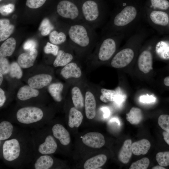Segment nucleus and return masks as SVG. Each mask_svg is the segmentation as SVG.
Wrapping results in <instances>:
<instances>
[{"label": "nucleus", "instance_id": "1", "mask_svg": "<svg viewBox=\"0 0 169 169\" xmlns=\"http://www.w3.org/2000/svg\"><path fill=\"white\" fill-rule=\"evenodd\" d=\"M0 158L7 166L28 168L34 158L33 143L29 131L20 128L11 138L0 141Z\"/></svg>", "mask_w": 169, "mask_h": 169}, {"label": "nucleus", "instance_id": "2", "mask_svg": "<svg viewBox=\"0 0 169 169\" xmlns=\"http://www.w3.org/2000/svg\"><path fill=\"white\" fill-rule=\"evenodd\" d=\"M52 117V114L41 107L28 105L18 108L6 119L22 127L33 129L46 125Z\"/></svg>", "mask_w": 169, "mask_h": 169}, {"label": "nucleus", "instance_id": "3", "mask_svg": "<svg viewBox=\"0 0 169 169\" xmlns=\"http://www.w3.org/2000/svg\"><path fill=\"white\" fill-rule=\"evenodd\" d=\"M68 32L71 42L79 50H87L99 39L95 29L84 22L71 24Z\"/></svg>", "mask_w": 169, "mask_h": 169}, {"label": "nucleus", "instance_id": "4", "mask_svg": "<svg viewBox=\"0 0 169 169\" xmlns=\"http://www.w3.org/2000/svg\"><path fill=\"white\" fill-rule=\"evenodd\" d=\"M30 132L33 143L34 159L40 155H52L57 152L58 144L47 125L32 129Z\"/></svg>", "mask_w": 169, "mask_h": 169}, {"label": "nucleus", "instance_id": "5", "mask_svg": "<svg viewBox=\"0 0 169 169\" xmlns=\"http://www.w3.org/2000/svg\"><path fill=\"white\" fill-rule=\"evenodd\" d=\"M84 22L94 29L102 27L106 14L102 7L95 0H86L80 6Z\"/></svg>", "mask_w": 169, "mask_h": 169}, {"label": "nucleus", "instance_id": "6", "mask_svg": "<svg viewBox=\"0 0 169 169\" xmlns=\"http://www.w3.org/2000/svg\"><path fill=\"white\" fill-rule=\"evenodd\" d=\"M79 6L71 1L63 0L58 3L57 12L61 18L70 20L71 24L84 22Z\"/></svg>", "mask_w": 169, "mask_h": 169}, {"label": "nucleus", "instance_id": "7", "mask_svg": "<svg viewBox=\"0 0 169 169\" xmlns=\"http://www.w3.org/2000/svg\"><path fill=\"white\" fill-rule=\"evenodd\" d=\"M100 39L97 43L96 58L100 61H106L110 59L115 52L116 42L115 38L107 34L101 35Z\"/></svg>", "mask_w": 169, "mask_h": 169}, {"label": "nucleus", "instance_id": "8", "mask_svg": "<svg viewBox=\"0 0 169 169\" xmlns=\"http://www.w3.org/2000/svg\"><path fill=\"white\" fill-rule=\"evenodd\" d=\"M49 128L51 133L57 142L64 146L70 143L71 138L68 131L61 124L55 122L52 119L46 124Z\"/></svg>", "mask_w": 169, "mask_h": 169}, {"label": "nucleus", "instance_id": "9", "mask_svg": "<svg viewBox=\"0 0 169 169\" xmlns=\"http://www.w3.org/2000/svg\"><path fill=\"white\" fill-rule=\"evenodd\" d=\"M136 14L137 11L135 7L132 6H126L115 16L112 24L116 27L125 26L132 21Z\"/></svg>", "mask_w": 169, "mask_h": 169}, {"label": "nucleus", "instance_id": "10", "mask_svg": "<svg viewBox=\"0 0 169 169\" xmlns=\"http://www.w3.org/2000/svg\"><path fill=\"white\" fill-rule=\"evenodd\" d=\"M134 52L129 48L123 49L118 52L112 58L111 65L116 68H124L129 64L134 57Z\"/></svg>", "mask_w": 169, "mask_h": 169}, {"label": "nucleus", "instance_id": "11", "mask_svg": "<svg viewBox=\"0 0 169 169\" xmlns=\"http://www.w3.org/2000/svg\"><path fill=\"white\" fill-rule=\"evenodd\" d=\"M56 163V160L52 155H42L35 158L28 168L33 169H54L57 166Z\"/></svg>", "mask_w": 169, "mask_h": 169}, {"label": "nucleus", "instance_id": "12", "mask_svg": "<svg viewBox=\"0 0 169 169\" xmlns=\"http://www.w3.org/2000/svg\"><path fill=\"white\" fill-rule=\"evenodd\" d=\"M83 143L87 146L94 148H100L105 144L103 135L97 132H90L83 136L82 138Z\"/></svg>", "mask_w": 169, "mask_h": 169}, {"label": "nucleus", "instance_id": "13", "mask_svg": "<svg viewBox=\"0 0 169 169\" xmlns=\"http://www.w3.org/2000/svg\"><path fill=\"white\" fill-rule=\"evenodd\" d=\"M19 129L7 119L0 120V141L11 138L17 133Z\"/></svg>", "mask_w": 169, "mask_h": 169}, {"label": "nucleus", "instance_id": "14", "mask_svg": "<svg viewBox=\"0 0 169 169\" xmlns=\"http://www.w3.org/2000/svg\"><path fill=\"white\" fill-rule=\"evenodd\" d=\"M52 79V77L50 75L40 74L30 78L28 83V85L34 88L40 89L49 84Z\"/></svg>", "mask_w": 169, "mask_h": 169}, {"label": "nucleus", "instance_id": "15", "mask_svg": "<svg viewBox=\"0 0 169 169\" xmlns=\"http://www.w3.org/2000/svg\"><path fill=\"white\" fill-rule=\"evenodd\" d=\"M139 70L145 74L149 73L152 69V56L149 51L145 50L140 54L138 60Z\"/></svg>", "mask_w": 169, "mask_h": 169}, {"label": "nucleus", "instance_id": "16", "mask_svg": "<svg viewBox=\"0 0 169 169\" xmlns=\"http://www.w3.org/2000/svg\"><path fill=\"white\" fill-rule=\"evenodd\" d=\"M38 54V52L36 49L22 53L18 57V63L21 68H30L33 65Z\"/></svg>", "mask_w": 169, "mask_h": 169}, {"label": "nucleus", "instance_id": "17", "mask_svg": "<svg viewBox=\"0 0 169 169\" xmlns=\"http://www.w3.org/2000/svg\"><path fill=\"white\" fill-rule=\"evenodd\" d=\"M84 102L86 116L89 119H92L96 115V102L94 96L90 92H86Z\"/></svg>", "mask_w": 169, "mask_h": 169}, {"label": "nucleus", "instance_id": "18", "mask_svg": "<svg viewBox=\"0 0 169 169\" xmlns=\"http://www.w3.org/2000/svg\"><path fill=\"white\" fill-rule=\"evenodd\" d=\"M39 92L29 85L21 87L17 94V98L21 102H25L38 96Z\"/></svg>", "mask_w": 169, "mask_h": 169}, {"label": "nucleus", "instance_id": "19", "mask_svg": "<svg viewBox=\"0 0 169 169\" xmlns=\"http://www.w3.org/2000/svg\"><path fill=\"white\" fill-rule=\"evenodd\" d=\"M61 75L65 79L79 78L82 75L81 71L74 62H70L65 65L61 69Z\"/></svg>", "mask_w": 169, "mask_h": 169}, {"label": "nucleus", "instance_id": "20", "mask_svg": "<svg viewBox=\"0 0 169 169\" xmlns=\"http://www.w3.org/2000/svg\"><path fill=\"white\" fill-rule=\"evenodd\" d=\"M132 144L131 140H125L119 152L118 159L123 164L127 163L131 157L132 154Z\"/></svg>", "mask_w": 169, "mask_h": 169}, {"label": "nucleus", "instance_id": "21", "mask_svg": "<svg viewBox=\"0 0 169 169\" xmlns=\"http://www.w3.org/2000/svg\"><path fill=\"white\" fill-rule=\"evenodd\" d=\"M83 116L82 113L75 107L69 110L68 120L69 127L71 128L79 127L82 122Z\"/></svg>", "mask_w": 169, "mask_h": 169}, {"label": "nucleus", "instance_id": "22", "mask_svg": "<svg viewBox=\"0 0 169 169\" xmlns=\"http://www.w3.org/2000/svg\"><path fill=\"white\" fill-rule=\"evenodd\" d=\"M151 143L146 139H142L132 144V153L135 155H145L146 154L151 147Z\"/></svg>", "mask_w": 169, "mask_h": 169}, {"label": "nucleus", "instance_id": "23", "mask_svg": "<svg viewBox=\"0 0 169 169\" xmlns=\"http://www.w3.org/2000/svg\"><path fill=\"white\" fill-rule=\"evenodd\" d=\"M107 156L104 154L96 155L87 160L84 163L85 169H95L103 166L106 162Z\"/></svg>", "mask_w": 169, "mask_h": 169}, {"label": "nucleus", "instance_id": "24", "mask_svg": "<svg viewBox=\"0 0 169 169\" xmlns=\"http://www.w3.org/2000/svg\"><path fill=\"white\" fill-rule=\"evenodd\" d=\"M16 41L13 38H8L2 44L0 48V56L6 57L11 56L15 49Z\"/></svg>", "mask_w": 169, "mask_h": 169}, {"label": "nucleus", "instance_id": "25", "mask_svg": "<svg viewBox=\"0 0 169 169\" xmlns=\"http://www.w3.org/2000/svg\"><path fill=\"white\" fill-rule=\"evenodd\" d=\"M73 59V56L71 54L66 52L63 50H59L53 65L55 67L65 66Z\"/></svg>", "mask_w": 169, "mask_h": 169}, {"label": "nucleus", "instance_id": "26", "mask_svg": "<svg viewBox=\"0 0 169 169\" xmlns=\"http://www.w3.org/2000/svg\"><path fill=\"white\" fill-rule=\"evenodd\" d=\"M156 53L163 60H169V41H161L157 43L155 47Z\"/></svg>", "mask_w": 169, "mask_h": 169}, {"label": "nucleus", "instance_id": "27", "mask_svg": "<svg viewBox=\"0 0 169 169\" xmlns=\"http://www.w3.org/2000/svg\"><path fill=\"white\" fill-rule=\"evenodd\" d=\"M150 17L152 22L156 24L165 26L168 23V16L165 12L153 11L150 13Z\"/></svg>", "mask_w": 169, "mask_h": 169}, {"label": "nucleus", "instance_id": "28", "mask_svg": "<svg viewBox=\"0 0 169 169\" xmlns=\"http://www.w3.org/2000/svg\"><path fill=\"white\" fill-rule=\"evenodd\" d=\"M143 115L141 109L133 107L128 113L126 114V119L131 124L137 125L142 120Z\"/></svg>", "mask_w": 169, "mask_h": 169}, {"label": "nucleus", "instance_id": "29", "mask_svg": "<svg viewBox=\"0 0 169 169\" xmlns=\"http://www.w3.org/2000/svg\"><path fill=\"white\" fill-rule=\"evenodd\" d=\"M63 87V85L60 83H53L49 85V92L55 101L60 102L62 101L61 93Z\"/></svg>", "mask_w": 169, "mask_h": 169}, {"label": "nucleus", "instance_id": "30", "mask_svg": "<svg viewBox=\"0 0 169 169\" xmlns=\"http://www.w3.org/2000/svg\"><path fill=\"white\" fill-rule=\"evenodd\" d=\"M73 103L77 109H81L84 106V98L80 89L78 87H74L71 90Z\"/></svg>", "mask_w": 169, "mask_h": 169}, {"label": "nucleus", "instance_id": "31", "mask_svg": "<svg viewBox=\"0 0 169 169\" xmlns=\"http://www.w3.org/2000/svg\"><path fill=\"white\" fill-rule=\"evenodd\" d=\"M49 39L53 44L55 45L61 44L66 40V35L63 32L54 30L52 32L49 36Z\"/></svg>", "mask_w": 169, "mask_h": 169}, {"label": "nucleus", "instance_id": "32", "mask_svg": "<svg viewBox=\"0 0 169 169\" xmlns=\"http://www.w3.org/2000/svg\"><path fill=\"white\" fill-rule=\"evenodd\" d=\"M101 95L100 96V100L104 103L114 101L116 94L115 90L102 88L101 90Z\"/></svg>", "mask_w": 169, "mask_h": 169}, {"label": "nucleus", "instance_id": "33", "mask_svg": "<svg viewBox=\"0 0 169 169\" xmlns=\"http://www.w3.org/2000/svg\"><path fill=\"white\" fill-rule=\"evenodd\" d=\"M21 67L18 63L12 62L10 64L9 74L13 78H16L18 79H21L23 75V72Z\"/></svg>", "mask_w": 169, "mask_h": 169}, {"label": "nucleus", "instance_id": "34", "mask_svg": "<svg viewBox=\"0 0 169 169\" xmlns=\"http://www.w3.org/2000/svg\"><path fill=\"white\" fill-rule=\"evenodd\" d=\"M156 159L159 165L163 167L169 166V151L157 153Z\"/></svg>", "mask_w": 169, "mask_h": 169}, {"label": "nucleus", "instance_id": "35", "mask_svg": "<svg viewBox=\"0 0 169 169\" xmlns=\"http://www.w3.org/2000/svg\"><path fill=\"white\" fill-rule=\"evenodd\" d=\"M54 27L49 20L47 18L43 20L39 28V30L43 36L47 35L53 29Z\"/></svg>", "mask_w": 169, "mask_h": 169}, {"label": "nucleus", "instance_id": "36", "mask_svg": "<svg viewBox=\"0 0 169 169\" xmlns=\"http://www.w3.org/2000/svg\"><path fill=\"white\" fill-rule=\"evenodd\" d=\"M150 160L147 157H144L132 163L130 169H146L150 164Z\"/></svg>", "mask_w": 169, "mask_h": 169}, {"label": "nucleus", "instance_id": "37", "mask_svg": "<svg viewBox=\"0 0 169 169\" xmlns=\"http://www.w3.org/2000/svg\"><path fill=\"white\" fill-rule=\"evenodd\" d=\"M158 122L163 130L169 132V115L162 114L160 115L158 119Z\"/></svg>", "mask_w": 169, "mask_h": 169}, {"label": "nucleus", "instance_id": "38", "mask_svg": "<svg viewBox=\"0 0 169 169\" xmlns=\"http://www.w3.org/2000/svg\"><path fill=\"white\" fill-rule=\"evenodd\" d=\"M10 64L5 57H0V73L3 75L9 73Z\"/></svg>", "mask_w": 169, "mask_h": 169}, {"label": "nucleus", "instance_id": "39", "mask_svg": "<svg viewBox=\"0 0 169 169\" xmlns=\"http://www.w3.org/2000/svg\"><path fill=\"white\" fill-rule=\"evenodd\" d=\"M152 7L162 10H166L169 8V2L166 0H151Z\"/></svg>", "mask_w": 169, "mask_h": 169}, {"label": "nucleus", "instance_id": "40", "mask_svg": "<svg viewBox=\"0 0 169 169\" xmlns=\"http://www.w3.org/2000/svg\"><path fill=\"white\" fill-rule=\"evenodd\" d=\"M14 26L10 24L6 28L0 30V41H3L6 40L13 33Z\"/></svg>", "mask_w": 169, "mask_h": 169}, {"label": "nucleus", "instance_id": "41", "mask_svg": "<svg viewBox=\"0 0 169 169\" xmlns=\"http://www.w3.org/2000/svg\"><path fill=\"white\" fill-rule=\"evenodd\" d=\"M44 50L46 54H51L56 56L59 50V47L56 45L47 42L44 48Z\"/></svg>", "mask_w": 169, "mask_h": 169}, {"label": "nucleus", "instance_id": "42", "mask_svg": "<svg viewBox=\"0 0 169 169\" xmlns=\"http://www.w3.org/2000/svg\"><path fill=\"white\" fill-rule=\"evenodd\" d=\"M116 91V94L113 102L117 106L120 107L125 101L126 96L125 94L121 92L119 88Z\"/></svg>", "mask_w": 169, "mask_h": 169}, {"label": "nucleus", "instance_id": "43", "mask_svg": "<svg viewBox=\"0 0 169 169\" xmlns=\"http://www.w3.org/2000/svg\"><path fill=\"white\" fill-rule=\"evenodd\" d=\"M46 0H27L26 5L29 8L36 9L42 6Z\"/></svg>", "mask_w": 169, "mask_h": 169}, {"label": "nucleus", "instance_id": "44", "mask_svg": "<svg viewBox=\"0 0 169 169\" xmlns=\"http://www.w3.org/2000/svg\"><path fill=\"white\" fill-rule=\"evenodd\" d=\"M14 9V5L10 3L1 6L0 8V12L2 15L6 16L13 12Z\"/></svg>", "mask_w": 169, "mask_h": 169}, {"label": "nucleus", "instance_id": "45", "mask_svg": "<svg viewBox=\"0 0 169 169\" xmlns=\"http://www.w3.org/2000/svg\"><path fill=\"white\" fill-rule=\"evenodd\" d=\"M140 101L142 103L150 104L154 102L156 100V98L152 95H142L140 97Z\"/></svg>", "mask_w": 169, "mask_h": 169}, {"label": "nucleus", "instance_id": "46", "mask_svg": "<svg viewBox=\"0 0 169 169\" xmlns=\"http://www.w3.org/2000/svg\"><path fill=\"white\" fill-rule=\"evenodd\" d=\"M37 46L36 42L33 39H29L24 44L23 48L24 50L29 51L35 49Z\"/></svg>", "mask_w": 169, "mask_h": 169}, {"label": "nucleus", "instance_id": "47", "mask_svg": "<svg viewBox=\"0 0 169 169\" xmlns=\"http://www.w3.org/2000/svg\"><path fill=\"white\" fill-rule=\"evenodd\" d=\"M7 101V97L4 91L1 88H0V107L4 106Z\"/></svg>", "mask_w": 169, "mask_h": 169}, {"label": "nucleus", "instance_id": "48", "mask_svg": "<svg viewBox=\"0 0 169 169\" xmlns=\"http://www.w3.org/2000/svg\"><path fill=\"white\" fill-rule=\"evenodd\" d=\"M10 25V21L8 19H1L0 20V30L3 29Z\"/></svg>", "mask_w": 169, "mask_h": 169}, {"label": "nucleus", "instance_id": "49", "mask_svg": "<svg viewBox=\"0 0 169 169\" xmlns=\"http://www.w3.org/2000/svg\"><path fill=\"white\" fill-rule=\"evenodd\" d=\"M101 110L103 111V116L105 118H108L110 114V109L106 107H101Z\"/></svg>", "mask_w": 169, "mask_h": 169}, {"label": "nucleus", "instance_id": "50", "mask_svg": "<svg viewBox=\"0 0 169 169\" xmlns=\"http://www.w3.org/2000/svg\"><path fill=\"white\" fill-rule=\"evenodd\" d=\"M162 134L165 141L169 145V132L165 131L163 132Z\"/></svg>", "mask_w": 169, "mask_h": 169}, {"label": "nucleus", "instance_id": "51", "mask_svg": "<svg viewBox=\"0 0 169 169\" xmlns=\"http://www.w3.org/2000/svg\"><path fill=\"white\" fill-rule=\"evenodd\" d=\"M163 83L165 86L169 88V76L164 78L163 80Z\"/></svg>", "mask_w": 169, "mask_h": 169}, {"label": "nucleus", "instance_id": "52", "mask_svg": "<svg viewBox=\"0 0 169 169\" xmlns=\"http://www.w3.org/2000/svg\"><path fill=\"white\" fill-rule=\"evenodd\" d=\"M110 122H116L119 125H120V123L119 119L117 117H114L111 118L110 120Z\"/></svg>", "mask_w": 169, "mask_h": 169}, {"label": "nucleus", "instance_id": "53", "mask_svg": "<svg viewBox=\"0 0 169 169\" xmlns=\"http://www.w3.org/2000/svg\"><path fill=\"white\" fill-rule=\"evenodd\" d=\"M153 169H166L164 167L161 166H154L152 168Z\"/></svg>", "mask_w": 169, "mask_h": 169}, {"label": "nucleus", "instance_id": "54", "mask_svg": "<svg viewBox=\"0 0 169 169\" xmlns=\"http://www.w3.org/2000/svg\"><path fill=\"white\" fill-rule=\"evenodd\" d=\"M3 74L0 73V85H1L3 80Z\"/></svg>", "mask_w": 169, "mask_h": 169}, {"label": "nucleus", "instance_id": "55", "mask_svg": "<svg viewBox=\"0 0 169 169\" xmlns=\"http://www.w3.org/2000/svg\"><path fill=\"white\" fill-rule=\"evenodd\" d=\"M2 0H0V1H2Z\"/></svg>", "mask_w": 169, "mask_h": 169}]
</instances>
